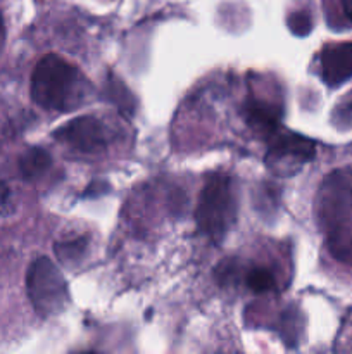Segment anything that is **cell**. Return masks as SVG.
I'll return each instance as SVG.
<instances>
[{"mask_svg": "<svg viewBox=\"0 0 352 354\" xmlns=\"http://www.w3.org/2000/svg\"><path fill=\"white\" fill-rule=\"evenodd\" d=\"M78 68L61 55L48 54L38 61L31 75V97L48 111H69L81 100Z\"/></svg>", "mask_w": 352, "mask_h": 354, "instance_id": "6da1fadb", "label": "cell"}, {"mask_svg": "<svg viewBox=\"0 0 352 354\" xmlns=\"http://www.w3.org/2000/svg\"><path fill=\"white\" fill-rule=\"evenodd\" d=\"M237 214V203L231 180L224 175H213L204 185L197 204L199 228L213 241H221L230 230Z\"/></svg>", "mask_w": 352, "mask_h": 354, "instance_id": "7a4b0ae2", "label": "cell"}, {"mask_svg": "<svg viewBox=\"0 0 352 354\" xmlns=\"http://www.w3.org/2000/svg\"><path fill=\"white\" fill-rule=\"evenodd\" d=\"M26 289L35 311L43 318L61 313L68 301V286L57 266L41 256L31 263L26 275Z\"/></svg>", "mask_w": 352, "mask_h": 354, "instance_id": "3957f363", "label": "cell"}, {"mask_svg": "<svg viewBox=\"0 0 352 354\" xmlns=\"http://www.w3.org/2000/svg\"><path fill=\"white\" fill-rule=\"evenodd\" d=\"M55 138L83 152H95L107 145V130L97 118L83 116L59 128Z\"/></svg>", "mask_w": 352, "mask_h": 354, "instance_id": "277c9868", "label": "cell"}, {"mask_svg": "<svg viewBox=\"0 0 352 354\" xmlns=\"http://www.w3.org/2000/svg\"><path fill=\"white\" fill-rule=\"evenodd\" d=\"M321 75L326 85L338 86L352 76V41L331 44L321 52Z\"/></svg>", "mask_w": 352, "mask_h": 354, "instance_id": "5b68a950", "label": "cell"}, {"mask_svg": "<svg viewBox=\"0 0 352 354\" xmlns=\"http://www.w3.org/2000/svg\"><path fill=\"white\" fill-rule=\"evenodd\" d=\"M271 156L275 159H293L295 162L309 161L316 154V147L307 138L299 135H276L273 133Z\"/></svg>", "mask_w": 352, "mask_h": 354, "instance_id": "8992f818", "label": "cell"}, {"mask_svg": "<svg viewBox=\"0 0 352 354\" xmlns=\"http://www.w3.org/2000/svg\"><path fill=\"white\" fill-rule=\"evenodd\" d=\"M248 123L259 133H264L271 137L278 130V114L271 104H266L262 100L251 102L247 107Z\"/></svg>", "mask_w": 352, "mask_h": 354, "instance_id": "52a82bcc", "label": "cell"}, {"mask_svg": "<svg viewBox=\"0 0 352 354\" xmlns=\"http://www.w3.org/2000/svg\"><path fill=\"white\" fill-rule=\"evenodd\" d=\"M52 165V158L45 149L31 147L30 151L24 152L19 159V171L23 178L35 180L43 175Z\"/></svg>", "mask_w": 352, "mask_h": 354, "instance_id": "ba28073f", "label": "cell"}, {"mask_svg": "<svg viewBox=\"0 0 352 354\" xmlns=\"http://www.w3.org/2000/svg\"><path fill=\"white\" fill-rule=\"evenodd\" d=\"M85 249H86L85 239H75V241L59 242V244L55 245V254L59 256V259H61L62 263H69L81 258Z\"/></svg>", "mask_w": 352, "mask_h": 354, "instance_id": "9c48e42d", "label": "cell"}, {"mask_svg": "<svg viewBox=\"0 0 352 354\" xmlns=\"http://www.w3.org/2000/svg\"><path fill=\"white\" fill-rule=\"evenodd\" d=\"M247 286L251 287L254 292H268L275 287V277L269 270L266 268H254L248 272L247 275Z\"/></svg>", "mask_w": 352, "mask_h": 354, "instance_id": "30bf717a", "label": "cell"}, {"mask_svg": "<svg viewBox=\"0 0 352 354\" xmlns=\"http://www.w3.org/2000/svg\"><path fill=\"white\" fill-rule=\"evenodd\" d=\"M286 24H289L290 31L297 37H306L313 30V19H311L309 12H306V10H297V12L290 14Z\"/></svg>", "mask_w": 352, "mask_h": 354, "instance_id": "8fae6325", "label": "cell"}, {"mask_svg": "<svg viewBox=\"0 0 352 354\" xmlns=\"http://www.w3.org/2000/svg\"><path fill=\"white\" fill-rule=\"evenodd\" d=\"M10 204V190L3 182H0V211H6Z\"/></svg>", "mask_w": 352, "mask_h": 354, "instance_id": "7c38bea8", "label": "cell"}, {"mask_svg": "<svg viewBox=\"0 0 352 354\" xmlns=\"http://www.w3.org/2000/svg\"><path fill=\"white\" fill-rule=\"evenodd\" d=\"M342 7H344L345 16L352 21V0H342Z\"/></svg>", "mask_w": 352, "mask_h": 354, "instance_id": "4fadbf2b", "label": "cell"}, {"mask_svg": "<svg viewBox=\"0 0 352 354\" xmlns=\"http://www.w3.org/2000/svg\"><path fill=\"white\" fill-rule=\"evenodd\" d=\"M3 38H6V28H3V19H2V14H0V48L3 45Z\"/></svg>", "mask_w": 352, "mask_h": 354, "instance_id": "5bb4252c", "label": "cell"}]
</instances>
